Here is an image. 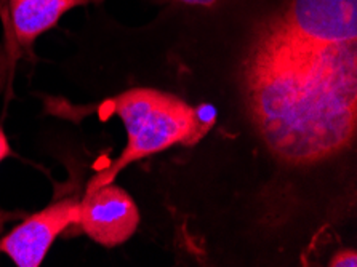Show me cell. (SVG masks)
Instances as JSON below:
<instances>
[{
  "instance_id": "obj_1",
  "label": "cell",
  "mask_w": 357,
  "mask_h": 267,
  "mask_svg": "<svg viewBox=\"0 0 357 267\" xmlns=\"http://www.w3.org/2000/svg\"><path fill=\"white\" fill-rule=\"evenodd\" d=\"M247 116L275 160L312 167L357 136V0H282L239 64Z\"/></svg>"
},
{
  "instance_id": "obj_2",
  "label": "cell",
  "mask_w": 357,
  "mask_h": 267,
  "mask_svg": "<svg viewBox=\"0 0 357 267\" xmlns=\"http://www.w3.org/2000/svg\"><path fill=\"white\" fill-rule=\"evenodd\" d=\"M45 109L74 122L90 114H100L101 119H122L127 130V146L109 167L90 179L86 188L112 183L123 168L172 146L189 147L200 141L194 107L169 91L146 86H135L95 106H73L66 101L45 100Z\"/></svg>"
},
{
  "instance_id": "obj_3",
  "label": "cell",
  "mask_w": 357,
  "mask_h": 267,
  "mask_svg": "<svg viewBox=\"0 0 357 267\" xmlns=\"http://www.w3.org/2000/svg\"><path fill=\"white\" fill-rule=\"evenodd\" d=\"M142 221L132 195L117 184L86 188L75 226L101 247L116 248L133 237Z\"/></svg>"
},
{
  "instance_id": "obj_4",
  "label": "cell",
  "mask_w": 357,
  "mask_h": 267,
  "mask_svg": "<svg viewBox=\"0 0 357 267\" xmlns=\"http://www.w3.org/2000/svg\"><path fill=\"white\" fill-rule=\"evenodd\" d=\"M79 216V199L64 197L52 201L45 208L24 216L21 224L0 238V253L7 254L18 267H39L53 242L75 226Z\"/></svg>"
},
{
  "instance_id": "obj_5",
  "label": "cell",
  "mask_w": 357,
  "mask_h": 267,
  "mask_svg": "<svg viewBox=\"0 0 357 267\" xmlns=\"http://www.w3.org/2000/svg\"><path fill=\"white\" fill-rule=\"evenodd\" d=\"M93 0H7L3 24L15 52L31 53L42 34L55 29L64 15Z\"/></svg>"
},
{
  "instance_id": "obj_6",
  "label": "cell",
  "mask_w": 357,
  "mask_h": 267,
  "mask_svg": "<svg viewBox=\"0 0 357 267\" xmlns=\"http://www.w3.org/2000/svg\"><path fill=\"white\" fill-rule=\"evenodd\" d=\"M194 114H196V123H197V133L199 138L202 139L204 136H207L210 130L213 128V125L216 123V114L215 106L208 105V102H202L197 107H194Z\"/></svg>"
},
{
  "instance_id": "obj_7",
  "label": "cell",
  "mask_w": 357,
  "mask_h": 267,
  "mask_svg": "<svg viewBox=\"0 0 357 267\" xmlns=\"http://www.w3.org/2000/svg\"><path fill=\"white\" fill-rule=\"evenodd\" d=\"M330 267H356L357 266V253L354 250H340L338 253L332 256L328 261Z\"/></svg>"
},
{
  "instance_id": "obj_8",
  "label": "cell",
  "mask_w": 357,
  "mask_h": 267,
  "mask_svg": "<svg viewBox=\"0 0 357 267\" xmlns=\"http://www.w3.org/2000/svg\"><path fill=\"white\" fill-rule=\"evenodd\" d=\"M158 2H172V3L188 5V7L213 8V7H216V5L221 2V0H158Z\"/></svg>"
},
{
  "instance_id": "obj_9",
  "label": "cell",
  "mask_w": 357,
  "mask_h": 267,
  "mask_svg": "<svg viewBox=\"0 0 357 267\" xmlns=\"http://www.w3.org/2000/svg\"><path fill=\"white\" fill-rule=\"evenodd\" d=\"M24 216L26 215L21 213V211H7V210L0 208V236H2L5 224H7V222L20 220V218H24Z\"/></svg>"
},
{
  "instance_id": "obj_10",
  "label": "cell",
  "mask_w": 357,
  "mask_h": 267,
  "mask_svg": "<svg viewBox=\"0 0 357 267\" xmlns=\"http://www.w3.org/2000/svg\"><path fill=\"white\" fill-rule=\"evenodd\" d=\"M8 155H12V147H10L7 135H5L2 125H0V162L7 159Z\"/></svg>"
}]
</instances>
